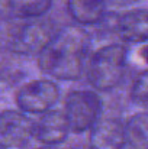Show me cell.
Masks as SVG:
<instances>
[{"mask_svg":"<svg viewBox=\"0 0 148 149\" xmlns=\"http://www.w3.org/2000/svg\"><path fill=\"white\" fill-rule=\"evenodd\" d=\"M90 48L89 33L79 26L58 29L55 36L38 55L39 68L58 80L81 77Z\"/></svg>","mask_w":148,"mask_h":149,"instance_id":"6da1fadb","label":"cell"},{"mask_svg":"<svg viewBox=\"0 0 148 149\" xmlns=\"http://www.w3.org/2000/svg\"><path fill=\"white\" fill-rule=\"evenodd\" d=\"M58 32L55 23L49 19H18L12 23L7 35V45L16 54L34 55L41 54Z\"/></svg>","mask_w":148,"mask_h":149,"instance_id":"7a4b0ae2","label":"cell"},{"mask_svg":"<svg viewBox=\"0 0 148 149\" xmlns=\"http://www.w3.org/2000/svg\"><path fill=\"white\" fill-rule=\"evenodd\" d=\"M128 49L123 45L112 44L97 49L89 65V81L100 91L115 88L123 78Z\"/></svg>","mask_w":148,"mask_h":149,"instance_id":"3957f363","label":"cell"},{"mask_svg":"<svg viewBox=\"0 0 148 149\" xmlns=\"http://www.w3.org/2000/svg\"><path fill=\"white\" fill-rule=\"evenodd\" d=\"M102 110V100L96 93L87 90L73 91L67 96L64 116L70 132L81 133L95 126Z\"/></svg>","mask_w":148,"mask_h":149,"instance_id":"277c9868","label":"cell"},{"mask_svg":"<svg viewBox=\"0 0 148 149\" xmlns=\"http://www.w3.org/2000/svg\"><path fill=\"white\" fill-rule=\"evenodd\" d=\"M60 99L57 84L48 80H35L25 84L16 94V103L23 111L47 113Z\"/></svg>","mask_w":148,"mask_h":149,"instance_id":"5b68a950","label":"cell"},{"mask_svg":"<svg viewBox=\"0 0 148 149\" xmlns=\"http://www.w3.org/2000/svg\"><path fill=\"white\" fill-rule=\"evenodd\" d=\"M34 135V122L16 110L0 111V148H19Z\"/></svg>","mask_w":148,"mask_h":149,"instance_id":"8992f818","label":"cell"},{"mask_svg":"<svg viewBox=\"0 0 148 149\" xmlns=\"http://www.w3.org/2000/svg\"><path fill=\"white\" fill-rule=\"evenodd\" d=\"M125 143V125L119 119H100L92 127L89 149H122Z\"/></svg>","mask_w":148,"mask_h":149,"instance_id":"52a82bcc","label":"cell"},{"mask_svg":"<svg viewBox=\"0 0 148 149\" xmlns=\"http://www.w3.org/2000/svg\"><path fill=\"white\" fill-rule=\"evenodd\" d=\"M68 123L62 111L49 110L34 123V135L38 142L45 146H54L65 141L68 135Z\"/></svg>","mask_w":148,"mask_h":149,"instance_id":"ba28073f","label":"cell"},{"mask_svg":"<svg viewBox=\"0 0 148 149\" xmlns=\"http://www.w3.org/2000/svg\"><path fill=\"white\" fill-rule=\"evenodd\" d=\"M113 29L125 42H145L148 41V12L135 9L122 13L115 19Z\"/></svg>","mask_w":148,"mask_h":149,"instance_id":"9c48e42d","label":"cell"},{"mask_svg":"<svg viewBox=\"0 0 148 149\" xmlns=\"http://www.w3.org/2000/svg\"><path fill=\"white\" fill-rule=\"evenodd\" d=\"M67 7L76 22L80 25H93L103 20L106 0H68Z\"/></svg>","mask_w":148,"mask_h":149,"instance_id":"30bf717a","label":"cell"},{"mask_svg":"<svg viewBox=\"0 0 148 149\" xmlns=\"http://www.w3.org/2000/svg\"><path fill=\"white\" fill-rule=\"evenodd\" d=\"M125 136L132 149H148V111L137 113L128 120Z\"/></svg>","mask_w":148,"mask_h":149,"instance_id":"8fae6325","label":"cell"},{"mask_svg":"<svg viewBox=\"0 0 148 149\" xmlns=\"http://www.w3.org/2000/svg\"><path fill=\"white\" fill-rule=\"evenodd\" d=\"M52 0H15L12 19L42 17L51 9Z\"/></svg>","mask_w":148,"mask_h":149,"instance_id":"7c38bea8","label":"cell"},{"mask_svg":"<svg viewBox=\"0 0 148 149\" xmlns=\"http://www.w3.org/2000/svg\"><path fill=\"white\" fill-rule=\"evenodd\" d=\"M131 99L140 106L148 107V70L141 72L132 84Z\"/></svg>","mask_w":148,"mask_h":149,"instance_id":"4fadbf2b","label":"cell"},{"mask_svg":"<svg viewBox=\"0 0 148 149\" xmlns=\"http://www.w3.org/2000/svg\"><path fill=\"white\" fill-rule=\"evenodd\" d=\"M13 1L15 0H0V17L12 19V15H13Z\"/></svg>","mask_w":148,"mask_h":149,"instance_id":"5bb4252c","label":"cell"},{"mask_svg":"<svg viewBox=\"0 0 148 149\" xmlns=\"http://www.w3.org/2000/svg\"><path fill=\"white\" fill-rule=\"evenodd\" d=\"M140 0H106V3L112 4V6H118V7H123V6H131L134 3H137Z\"/></svg>","mask_w":148,"mask_h":149,"instance_id":"9a60e30c","label":"cell"},{"mask_svg":"<svg viewBox=\"0 0 148 149\" xmlns=\"http://www.w3.org/2000/svg\"><path fill=\"white\" fill-rule=\"evenodd\" d=\"M140 55L144 58L145 62H148V47H144V48L141 49V52H140Z\"/></svg>","mask_w":148,"mask_h":149,"instance_id":"2e32d148","label":"cell"},{"mask_svg":"<svg viewBox=\"0 0 148 149\" xmlns=\"http://www.w3.org/2000/svg\"><path fill=\"white\" fill-rule=\"evenodd\" d=\"M38 149H55V148H52V146H41V148H38Z\"/></svg>","mask_w":148,"mask_h":149,"instance_id":"e0dca14e","label":"cell"},{"mask_svg":"<svg viewBox=\"0 0 148 149\" xmlns=\"http://www.w3.org/2000/svg\"><path fill=\"white\" fill-rule=\"evenodd\" d=\"M0 149H3V148H0Z\"/></svg>","mask_w":148,"mask_h":149,"instance_id":"ac0fdd59","label":"cell"}]
</instances>
